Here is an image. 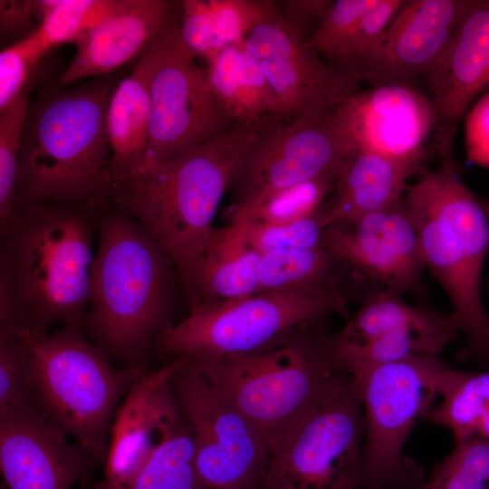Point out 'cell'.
I'll return each mask as SVG.
<instances>
[{
	"label": "cell",
	"mask_w": 489,
	"mask_h": 489,
	"mask_svg": "<svg viewBox=\"0 0 489 489\" xmlns=\"http://www.w3.org/2000/svg\"><path fill=\"white\" fill-rule=\"evenodd\" d=\"M180 14L181 1L119 0L116 8L75 43V54L59 86L114 74L146 52Z\"/></svg>",
	"instance_id": "cell-20"
},
{
	"label": "cell",
	"mask_w": 489,
	"mask_h": 489,
	"mask_svg": "<svg viewBox=\"0 0 489 489\" xmlns=\"http://www.w3.org/2000/svg\"><path fill=\"white\" fill-rule=\"evenodd\" d=\"M484 204V207L485 209V212H486V215L488 216V220H489V201L485 202V203H483Z\"/></svg>",
	"instance_id": "cell-43"
},
{
	"label": "cell",
	"mask_w": 489,
	"mask_h": 489,
	"mask_svg": "<svg viewBox=\"0 0 489 489\" xmlns=\"http://www.w3.org/2000/svg\"><path fill=\"white\" fill-rule=\"evenodd\" d=\"M425 160L397 159L375 152L354 151L337 177V193L322 213V225L351 221L388 207L404 198L408 180Z\"/></svg>",
	"instance_id": "cell-23"
},
{
	"label": "cell",
	"mask_w": 489,
	"mask_h": 489,
	"mask_svg": "<svg viewBox=\"0 0 489 489\" xmlns=\"http://www.w3.org/2000/svg\"><path fill=\"white\" fill-rule=\"evenodd\" d=\"M331 1L288 0L282 1L279 7L285 19L300 32L301 25L321 18ZM301 33V32H300Z\"/></svg>",
	"instance_id": "cell-42"
},
{
	"label": "cell",
	"mask_w": 489,
	"mask_h": 489,
	"mask_svg": "<svg viewBox=\"0 0 489 489\" xmlns=\"http://www.w3.org/2000/svg\"><path fill=\"white\" fill-rule=\"evenodd\" d=\"M16 331L28 347L30 382L40 412L104 465L120 402L145 369L113 366L78 325L54 334Z\"/></svg>",
	"instance_id": "cell-6"
},
{
	"label": "cell",
	"mask_w": 489,
	"mask_h": 489,
	"mask_svg": "<svg viewBox=\"0 0 489 489\" xmlns=\"http://www.w3.org/2000/svg\"><path fill=\"white\" fill-rule=\"evenodd\" d=\"M378 0L331 1L309 41L327 59L334 61L364 15Z\"/></svg>",
	"instance_id": "cell-35"
},
{
	"label": "cell",
	"mask_w": 489,
	"mask_h": 489,
	"mask_svg": "<svg viewBox=\"0 0 489 489\" xmlns=\"http://www.w3.org/2000/svg\"><path fill=\"white\" fill-rule=\"evenodd\" d=\"M207 63L206 76L210 89L235 122L254 121L269 115L282 118L264 74L244 43L224 48Z\"/></svg>",
	"instance_id": "cell-26"
},
{
	"label": "cell",
	"mask_w": 489,
	"mask_h": 489,
	"mask_svg": "<svg viewBox=\"0 0 489 489\" xmlns=\"http://www.w3.org/2000/svg\"><path fill=\"white\" fill-rule=\"evenodd\" d=\"M230 221L216 229L207 249L180 275L190 308L262 292L257 275L261 254L247 239L246 217L230 215Z\"/></svg>",
	"instance_id": "cell-22"
},
{
	"label": "cell",
	"mask_w": 489,
	"mask_h": 489,
	"mask_svg": "<svg viewBox=\"0 0 489 489\" xmlns=\"http://www.w3.org/2000/svg\"><path fill=\"white\" fill-rule=\"evenodd\" d=\"M310 326L246 354L180 357L256 427L271 451L343 373L331 356L329 335Z\"/></svg>",
	"instance_id": "cell-5"
},
{
	"label": "cell",
	"mask_w": 489,
	"mask_h": 489,
	"mask_svg": "<svg viewBox=\"0 0 489 489\" xmlns=\"http://www.w3.org/2000/svg\"><path fill=\"white\" fill-rule=\"evenodd\" d=\"M457 332L449 316L381 292L369 297L340 331L350 343L329 335V346L339 369L351 374L366 367L439 356Z\"/></svg>",
	"instance_id": "cell-14"
},
{
	"label": "cell",
	"mask_w": 489,
	"mask_h": 489,
	"mask_svg": "<svg viewBox=\"0 0 489 489\" xmlns=\"http://www.w3.org/2000/svg\"><path fill=\"white\" fill-rule=\"evenodd\" d=\"M407 489H489V440L455 442L427 479Z\"/></svg>",
	"instance_id": "cell-31"
},
{
	"label": "cell",
	"mask_w": 489,
	"mask_h": 489,
	"mask_svg": "<svg viewBox=\"0 0 489 489\" xmlns=\"http://www.w3.org/2000/svg\"><path fill=\"white\" fill-rule=\"evenodd\" d=\"M120 79L111 74L73 88L58 85L29 101L18 161L16 213L51 201L97 208L110 205L106 116Z\"/></svg>",
	"instance_id": "cell-3"
},
{
	"label": "cell",
	"mask_w": 489,
	"mask_h": 489,
	"mask_svg": "<svg viewBox=\"0 0 489 489\" xmlns=\"http://www.w3.org/2000/svg\"><path fill=\"white\" fill-rule=\"evenodd\" d=\"M245 217L247 239L260 254L276 249L322 246L324 231L322 213L320 215L317 213L313 216L299 221L281 224L261 222Z\"/></svg>",
	"instance_id": "cell-34"
},
{
	"label": "cell",
	"mask_w": 489,
	"mask_h": 489,
	"mask_svg": "<svg viewBox=\"0 0 489 489\" xmlns=\"http://www.w3.org/2000/svg\"><path fill=\"white\" fill-rule=\"evenodd\" d=\"M48 53L34 32L0 53V111L9 108L33 82L32 72Z\"/></svg>",
	"instance_id": "cell-36"
},
{
	"label": "cell",
	"mask_w": 489,
	"mask_h": 489,
	"mask_svg": "<svg viewBox=\"0 0 489 489\" xmlns=\"http://www.w3.org/2000/svg\"><path fill=\"white\" fill-rule=\"evenodd\" d=\"M244 45L264 74L284 120L331 112L358 92L360 81L322 62L309 39L285 19L273 1H265L264 15Z\"/></svg>",
	"instance_id": "cell-13"
},
{
	"label": "cell",
	"mask_w": 489,
	"mask_h": 489,
	"mask_svg": "<svg viewBox=\"0 0 489 489\" xmlns=\"http://www.w3.org/2000/svg\"><path fill=\"white\" fill-rule=\"evenodd\" d=\"M183 365L181 357L156 371H143L120 402L110 428L104 477L96 489H122L140 471L156 441L154 404L158 389Z\"/></svg>",
	"instance_id": "cell-21"
},
{
	"label": "cell",
	"mask_w": 489,
	"mask_h": 489,
	"mask_svg": "<svg viewBox=\"0 0 489 489\" xmlns=\"http://www.w3.org/2000/svg\"><path fill=\"white\" fill-rule=\"evenodd\" d=\"M338 263L323 246L261 254L257 270L261 292H286L335 283L332 273Z\"/></svg>",
	"instance_id": "cell-28"
},
{
	"label": "cell",
	"mask_w": 489,
	"mask_h": 489,
	"mask_svg": "<svg viewBox=\"0 0 489 489\" xmlns=\"http://www.w3.org/2000/svg\"><path fill=\"white\" fill-rule=\"evenodd\" d=\"M90 310L82 329L109 358L141 369L157 337L171 327L175 265L135 219L110 205L101 212Z\"/></svg>",
	"instance_id": "cell-4"
},
{
	"label": "cell",
	"mask_w": 489,
	"mask_h": 489,
	"mask_svg": "<svg viewBox=\"0 0 489 489\" xmlns=\"http://www.w3.org/2000/svg\"><path fill=\"white\" fill-rule=\"evenodd\" d=\"M40 24L35 30L49 51L76 43L117 6L119 0H38Z\"/></svg>",
	"instance_id": "cell-29"
},
{
	"label": "cell",
	"mask_w": 489,
	"mask_h": 489,
	"mask_svg": "<svg viewBox=\"0 0 489 489\" xmlns=\"http://www.w3.org/2000/svg\"><path fill=\"white\" fill-rule=\"evenodd\" d=\"M465 138L468 160L489 168V91L467 112Z\"/></svg>",
	"instance_id": "cell-40"
},
{
	"label": "cell",
	"mask_w": 489,
	"mask_h": 489,
	"mask_svg": "<svg viewBox=\"0 0 489 489\" xmlns=\"http://www.w3.org/2000/svg\"><path fill=\"white\" fill-rule=\"evenodd\" d=\"M446 368L439 356H419L350 374L366 424L361 489H406L422 479L403 447L416 419L433 407Z\"/></svg>",
	"instance_id": "cell-9"
},
{
	"label": "cell",
	"mask_w": 489,
	"mask_h": 489,
	"mask_svg": "<svg viewBox=\"0 0 489 489\" xmlns=\"http://www.w3.org/2000/svg\"><path fill=\"white\" fill-rule=\"evenodd\" d=\"M178 24L179 21L157 42L149 83V144L143 164L171 161L240 124L222 108L206 72L182 45Z\"/></svg>",
	"instance_id": "cell-11"
},
{
	"label": "cell",
	"mask_w": 489,
	"mask_h": 489,
	"mask_svg": "<svg viewBox=\"0 0 489 489\" xmlns=\"http://www.w3.org/2000/svg\"><path fill=\"white\" fill-rule=\"evenodd\" d=\"M68 437L38 407L0 415V467L9 489H70L103 465Z\"/></svg>",
	"instance_id": "cell-17"
},
{
	"label": "cell",
	"mask_w": 489,
	"mask_h": 489,
	"mask_svg": "<svg viewBox=\"0 0 489 489\" xmlns=\"http://www.w3.org/2000/svg\"><path fill=\"white\" fill-rule=\"evenodd\" d=\"M427 78L438 116L436 144L441 155L452 149L457 123L472 101L489 90V0H473Z\"/></svg>",
	"instance_id": "cell-19"
},
{
	"label": "cell",
	"mask_w": 489,
	"mask_h": 489,
	"mask_svg": "<svg viewBox=\"0 0 489 489\" xmlns=\"http://www.w3.org/2000/svg\"><path fill=\"white\" fill-rule=\"evenodd\" d=\"M332 312L347 315L336 282L202 303L160 333L154 347L161 354L207 359L246 354Z\"/></svg>",
	"instance_id": "cell-7"
},
{
	"label": "cell",
	"mask_w": 489,
	"mask_h": 489,
	"mask_svg": "<svg viewBox=\"0 0 489 489\" xmlns=\"http://www.w3.org/2000/svg\"><path fill=\"white\" fill-rule=\"evenodd\" d=\"M178 36L184 48L196 60L208 62L219 53L210 0L181 1Z\"/></svg>",
	"instance_id": "cell-39"
},
{
	"label": "cell",
	"mask_w": 489,
	"mask_h": 489,
	"mask_svg": "<svg viewBox=\"0 0 489 489\" xmlns=\"http://www.w3.org/2000/svg\"><path fill=\"white\" fill-rule=\"evenodd\" d=\"M170 379L155 398L154 447L138 475L122 489H203L196 469L193 437Z\"/></svg>",
	"instance_id": "cell-25"
},
{
	"label": "cell",
	"mask_w": 489,
	"mask_h": 489,
	"mask_svg": "<svg viewBox=\"0 0 489 489\" xmlns=\"http://www.w3.org/2000/svg\"><path fill=\"white\" fill-rule=\"evenodd\" d=\"M351 150L397 159L426 160L425 143L438 121L433 100L409 84L375 86L346 99L334 111Z\"/></svg>",
	"instance_id": "cell-16"
},
{
	"label": "cell",
	"mask_w": 489,
	"mask_h": 489,
	"mask_svg": "<svg viewBox=\"0 0 489 489\" xmlns=\"http://www.w3.org/2000/svg\"><path fill=\"white\" fill-rule=\"evenodd\" d=\"M335 176H322L278 190L256 204L243 209L230 210L266 223H291L317 214V209L333 185Z\"/></svg>",
	"instance_id": "cell-30"
},
{
	"label": "cell",
	"mask_w": 489,
	"mask_h": 489,
	"mask_svg": "<svg viewBox=\"0 0 489 489\" xmlns=\"http://www.w3.org/2000/svg\"><path fill=\"white\" fill-rule=\"evenodd\" d=\"M35 406L28 347L17 331L0 332V415Z\"/></svg>",
	"instance_id": "cell-33"
},
{
	"label": "cell",
	"mask_w": 489,
	"mask_h": 489,
	"mask_svg": "<svg viewBox=\"0 0 489 489\" xmlns=\"http://www.w3.org/2000/svg\"><path fill=\"white\" fill-rule=\"evenodd\" d=\"M365 436L358 386L343 372L271 449L261 489H361Z\"/></svg>",
	"instance_id": "cell-8"
},
{
	"label": "cell",
	"mask_w": 489,
	"mask_h": 489,
	"mask_svg": "<svg viewBox=\"0 0 489 489\" xmlns=\"http://www.w3.org/2000/svg\"><path fill=\"white\" fill-rule=\"evenodd\" d=\"M405 2L378 0L377 4L364 15L352 36L333 61V66L348 72L373 53Z\"/></svg>",
	"instance_id": "cell-37"
},
{
	"label": "cell",
	"mask_w": 489,
	"mask_h": 489,
	"mask_svg": "<svg viewBox=\"0 0 489 489\" xmlns=\"http://www.w3.org/2000/svg\"><path fill=\"white\" fill-rule=\"evenodd\" d=\"M162 36V35H161ZM158 40L137 60L130 73L118 82L109 102L106 127L110 146V180L139 168L146 158L151 110L150 77Z\"/></svg>",
	"instance_id": "cell-24"
},
{
	"label": "cell",
	"mask_w": 489,
	"mask_h": 489,
	"mask_svg": "<svg viewBox=\"0 0 489 489\" xmlns=\"http://www.w3.org/2000/svg\"><path fill=\"white\" fill-rule=\"evenodd\" d=\"M170 383L193 437L202 488L261 489L270 450L256 427L184 362Z\"/></svg>",
	"instance_id": "cell-10"
},
{
	"label": "cell",
	"mask_w": 489,
	"mask_h": 489,
	"mask_svg": "<svg viewBox=\"0 0 489 489\" xmlns=\"http://www.w3.org/2000/svg\"><path fill=\"white\" fill-rule=\"evenodd\" d=\"M102 209L51 201L18 211L0 230V331L82 327Z\"/></svg>",
	"instance_id": "cell-1"
},
{
	"label": "cell",
	"mask_w": 489,
	"mask_h": 489,
	"mask_svg": "<svg viewBox=\"0 0 489 489\" xmlns=\"http://www.w3.org/2000/svg\"><path fill=\"white\" fill-rule=\"evenodd\" d=\"M438 396L440 402L425 418L448 428L455 442L489 440V369L467 372L446 368Z\"/></svg>",
	"instance_id": "cell-27"
},
{
	"label": "cell",
	"mask_w": 489,
	"mask_h": 489,
	"mask_svg": "<svg viewBox=\"0 0 489 489\" xmlns=\"http://www.w3.org/2000/svg\"><path fill=\"white\" fill-rule=\"evenodd\" d=\"M35 17H39L35 1L1 0V40L27 36L37 29L34 26Z\"/></svg>",
	"instance_id": "cell-41"
},
{
	"label": "cell",
	"mask_w": 489,
	"mask_h": 489,
	"mask_svg": "<svg viewBox=\"0 0 489 489\" xmlns=\"http://www.w3.org/2000/svg\"><path fill=\"white\" fill-rule=\"evenodd\" d=\"M278 120L269 115L166 163L111 179L110 205L138 221L184 273L210 245L214 218L243 162Z\"/></svg>",
	"instance_id": "cell-2"
},
{
	"label": "cell",
	"mask_w": 489,
	"mask_h": 489,
	"mask_svg": "<svg viewBox=\"0 0 489 489\" xmlns=\"http://www.w3.org/2000/svg\"><path fill=\"white\" fill-rule=\"evenodd\" d=\"M0 489H5V488L4 487V485H1V488H0Z\"/></svg>",
	"instance_id": "cell-44"
},
{
	"label": "cell",
	"mask_w": 489,
	"mask_h": 489,
	"mask_svg": "<svg viewBox=\"0 0 489 489\" xmlns=\"http://www.w3.org/2000/svg\"><path fill=\"white\" fill-rule=\"evenodd\" d=\"M213 24L219 52L243 44L247 34L262 19L265 1L210 0Z\"/></svg>",
	"instance_id": "cell-38"
},
{
	"label": "cell",
	"mask_w": 489,
	"mask_h": 489,
	"mask_svg": "<svg viewBox=\"0 0 489 489\" xmlns=\"http://www.w3.org/2000/svg\"><path fill=\"white\" fill-rule=\"evenodd\" d=\"M473 0L406 1L378 47L348 72L375 86L427 74Z\"/></svg>",
	"instance_id": "cell-18"
},
{
	"label": "cell",
	"mask_w": 489,
	"mask_h": 489,
	"mask_svg": "<svg viewBox=\"0 0 489 489\" xmlns=\"http://www.w3.org/2000/svg\"><path fill=\"white\" fill-rule=\"evenodd\" d=\"M32 83L14 104L0 111V230L17 215L18 161Z\"/></svg>",
	"instance_id": "cell-32"
},
{
	"label": "cell",
	"mask_w": 489,
	"mask_h": 489,
	"mask_svg": "<svg viewBox=\"0 0 489 489\" xmlns=\"http://www.w3.org/2000/svg\"><path fill=\"white\" fill-rule=\"evenodd\" d=\"M322 246L341 264L401 297L417 292L427 269L420 238L405 200L324 228Z\"/></svg>",
	"instance_id": "cell-15"
},
{
	"label": "cell",
	"mask_w": 489,
	"mask_h": 489,
	"mask_svg": "<svg viewBox=\"0 0 489 489\" xmlns=\"http://www.w3.org/2000/svg\"><path fill=\"white\" fill-rule=\"evenodd\" d=\"M334 111V110H333ZM279 119L250 151L231 185L230 210H243L283 188L338 174L352 150L334 112Z\"/></svg>",
	"instance_id": "cell-12"
}]
</instances>
